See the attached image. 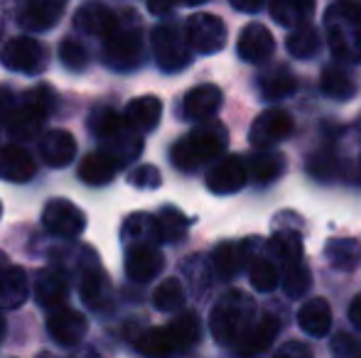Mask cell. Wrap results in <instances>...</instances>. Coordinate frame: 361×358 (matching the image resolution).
Wrapping results in <instances>:
<instances>
[{"mask_svg":"<svg viewBox=\"0 0 361 358\" xmlns=\"http://www.w3.org/2000/svg\"><path fill=\"white\" fill-rule=\"evenodd\" d=\"M126 120L133 125L138 133H150L160 123L162 115V101L157 96H138L126 106Z\"/></svg>","mask_w":361,"mask_h":358,"instance_id":"obj_27","label":"cell"},{"mask_svg":"<svg viewBox=\"0 0 361 358\" xmlns=\"http://www.w3.org/2000/svg\"><path fill=\"white\" fill-rule=\"evenodd\" d=\"M324 255H327L329 265L339 272L354 270L361 260L359 243L354 238H332L324 248Z\"/></svg>","mask_w":361,"mask_h":358,"instance_id":"obj_36","label":"cell"},{"mask_svg":"<svg viewBox=\"0 0 361 358\" xmlns=\"http://www.w3.org/2000/svg\"><path fill=\"white\" fill-rule=\"evenodd\" d=\"M207 3V0H180V5H202Z\"/></svg>","mask_w":361,"mask_h":358,"instance_id":"obj_55","label":"cell"},{"mask_svg":"<svg viewBox=\"0 0 361 358\" xmlns=\"http://www.w3.org/2000/svg\"><path fill=\"white\" fill-rule=\"evenodd\" d=\"M81 300L86 302V307H91L94 312L109 309L111 307V280L99 265H89L86 270H81V282H79Z\"/></svg>","mask_w":361,"mask_h":358,"instance_id":"obj_18","label":"cell"},{"mask_svg":"<svg viewBox=\"0 0 361 358\" xmlns=\"http://www.w3.org/2000/svg\"><path fill=\"white\" fill-rule=\"evenodd\" d=\"M246 179H248L246 162H243L238 155H226V158H221V160H214L212 170L207 172V186H209L212 194H219V196L241 191Z\"/></svg>","mask_w":361,"mask_h":358,"instance_id":"obj_11","label":"cell"},{"mask_svg":"<svg viewBox=\"0 0 361 358\" xmlns=\"http://www.w3.org/2000/svg\"><path fill=\"white\" fill-rule=\"evenodd\" d=\"M128 181L133 186H138V189H157V186L162 184V174L157 167H152V165H140V167H135L133 172H130Z\"/></svg>","mask_w":361,"mask_h":358,"instance_id":"obj_45","label":"cell"},{"mask_svg":"<svg viewBox=\"0 0 361 358\" xmlns=\"http://www.w3.org/2000/svg\"><path fill=\"white\" fill-rule=\"evenodd\" d=\"M256 319V302L241 290H228L219 297L209 314V329L216 344L233 346Z\"/></svg>","mask_w":361,"mask_h":358,"instance_id":"obj_4","label":"cell"},{"mask_svg":"<svg viewBox=\"0 0 361 358\" xmlns=\"http://www.w3.org/2000/svg\"><path fill=\"white\" fill-rule=\"evenodd\" d=\"M165 268V255L155 243H130L126 250V275L133 282H150Z\"/></svg>","mask_w":361,"mask_h":358,"instance_id":"obj_12","label":"cell"},{"mask_svg":"<svg viewBox=\"0 0 361 358\" xmlns=\"http://www.w3.org/2000/svg\"><path fill=\"white\" fill-rule=\"evenodd\" d=\"M135 346H138L140 354H145L150 358H170V356L180 354L167 326H150V329L143 331V334L135 339Z\"/></svg>","mask_w":361,"mask_h":358,"instance_id":"obj_32","label":"cell"},{"mask_svg":"<svg viewBox=\"0 0 361 358\" xmlns=\"http://www.w3.org/2000/svg\"><path fill=\"white\" fill-rule=\"evenodd\" d=\"M238 57L248 64H263L273 57L276 52V39L268 32V27L258 23H251L241 30V37H238Z\"/></svg>","mask_w":361,"mask_h":358,"instance_id":"obj_15","label":"cell"},{"mask_svg":"<svg viewBox=\"0 0 361 358\" xmlns=\"http://www.w3.org/2000/svg\"><path fill=\"white\" fill-rule=\"evenodd\" d=\"M185 39L195 52L214 54L226 44V25L221 23V18L209 13L190 15L185 23Z\"/></svg>","mask_w":361,"mask_h":358,"instance_id":"obj_7","label":"cell"},{"mask_svg":"<svg viewBox=\"0 0 361 358\" xmlns=\"http://www.w3.org/2000/svg\"><path fill=\"white\" fill-rule=\"evenodd\" d=\"M281 334V319L276 314H263L258 319H253V324L243 331L241 339L233 344L238 358H256L266 354L273 346V341Z\"/></svg>","mask_w":361,"mask_h":358,"instance_id":"obj_10","label":"cell"},{"mask_svg":"<svg viewBox=\"0 0 361 358\" xmlns=\"http://www.w3.org/2000/svg\"><path fill=\"white\" fill-rule=\"evenodd\" d=\"M15 110V94L8 87H0V123L8 120V115Z\"/></svg>","mask_w":361,"mask_h":358,"instance_id":"obj_49","label":"cell"},{"mask_svg":"<svg viewBox=\"0 0 361 358\" xmlns=\"http://www.w3.org/2000/svg\"><path fill=\"white\" fill-rule=\"evenodd\" d=\"M298 324L312 339H322L327 336L329 326H332V307L324 297H312L307 300L298 312Z\"/></svg>","mask_w":361,"mask_h":358,"instance_id":"obj_22","label":"cell"},{"mask_svg":"<svg viewBox=\"0 0 361 358\" xmlns=\"http://www.w3.org/2000/svg\"><path fill=\"white\" fill-rule=\"evenodd\" d=\"M0 216H3V204H0Z\"/></svg>","mask_w":361,"mask_h":358,"instance_id":"obj_57","label":"cell"},{"mask_svg":"<svg viewBox=\"0 0 361 358\" xmlns=\"http://www.w3.org/2000/svg\"><path fill=\"white\" fill-rule=\"evenodd\" d=\"M324 34L332 54L339 62L361 59V3L337 0L324 13Z\"/></svg>","mask_w":361,"mask_h":358,"instance_id":"obj_3","label":"cell"},{"mask_svg":"<svg viewBox=\"0 0 361 358\" xmlns=\"http://www.w3.org/2000/svg\"><path fill=\"white\" fill-rule=\"evenodd\" d=\"M175 5H180V0H147V8H150V13H155V15L170 13Z\"/></svg>","mask_w":361,"mask_h":358,"instance_id":"obj_50","label":"cell"},{"mask_svg":"<svg viewBox=\"0 0 361 358\" xmlns=\"http://www.w3.org/2000/svg\"><path fill=\"white\" fill-rule=\"evenodd\" d=\"M359 358H361V356H359Z\"/></svg>","mask_w":361,"mask_h":358,"instance_id":"obj_58","label":"cell"},{"mask_svg":"<svg viewBox=\"0 0 361 358\" xmlns=\"http://www.w3.org/2000/svg\"><path fill=\"white\" fill-rule=\"evenodd\" d=\"M185 300H187V292H185V285H182L177 277H167V280H162L160 285L155 287V292H152V305H155V309L160 312H180L182 307H185Z\"/></svg>","mask_w":361,"mask_h":358,"instance_id":"obj_40","label":"cell"},{"mask_svg":"<svg viewBox=\"0 0 361 358\" xmlns=\"http://www.w3.org/2000/svg\"><path fill=\"white\" fill-rule=\"evenodd\" d=\"M39 158L49 167H67L76 158V140L67 130H49L39 140Z\"/></svg>","mask_w":361,"mask_h":358,"instance_id":"obj_20","label":"cell"},{"mask_svg":"<svg viewBox=\"0 0 361 358\" xmlns=\"http://www.w3.org/2000/svg\"><path fill=\"white\" fill-rule=\"evenodd\" d=\"M150 42H152L155 62L162 72L175 74V72H182L185 67H190V62H192L190 44H187L185 34L180 32L177 25H172V23L157 25L150 34Z\"/></svg>","mask_w":361,"mask_h":358,"instance_id":"obj_6","label":"cell"},{"mask_svg":"<svg viewBox=\"0 0 361 358\" xmlns=\"http://www.w3.org/2000/svg\"><path fill=\"white\" fill-rule=\"evenodd\" d=\"M246 263V243H219L212 253V268L221 280H233Z\"/></svg>","mask_w":361,"mask_h":358,"instance_id":"obj_29","label":"cell"},{"mask_svg":"<svg viewBox=\"0 0 361 358\" xmlns=\"http://www.w3.org/2000/svg\"><path fill=\"white\" fill-rule=\"evenodd\" d=\"M5 331H8V324H5V317H3V314H0V341H3Z\"/></svg>","mask_w":361,"mask_h":358,"instance_id":"obj_53","label":"cell"},{"mask_svg":"<svg viewBox=\"0 0 361 358\" xmlns=\"http://www.w3.org/2000/svg\"><path fill=\"white\" fill-rule=\"evenodd\" d=\"M3 268H8V255L0 250V270H3Z\"/></svg>","mask_w":361,"mask_h":358,"instance_id":"obj_54","label":"cell"},{"mask_svg":"<svg viewBox=\"0 0 361 358\" xmlns=\"http://www.w3.org/2000/svg\"><path fill=\"white\" fill-rule=\"evenodd\" d=\"M44 118H47V113L35 108L32 103L15 106V110L8 115V135L15 140V143L35 140L39 135V130H42Z\"/></svg>","mask_w":361,"mask_h":358,"instance_id":"obj_21","label":"cell"},{"mask_svg":"<svg viewBox=\"0 0 361 358\" xmlns=\"http://www.w3.org/2000/svg\"><path fill=\"white\" fill-rule=\"evenodd\" d=\"M310 285H312V272L305 268L302 263L290 265V268L283 270V292H286L290 300L305 297L310 290Z\"/></svg>","mask_w":361,"mask_h":358,"instance_id":"obj_42","label":"cell"},{"mask_svg":"<svg viewBox=\"0 0 361 358\" xmlns=\"http://www.w3.org/2000/svg\"><path fill=\"white\" fill-rule=\"evenodd\" d=\"M116 172H118V165H116L104 150L89 153L79 165V179H84L86 184H91V186L109 184V181L116 177Z\"/></svg>","mask_w":361,"mask_h":358,"instance_id":"obj_31","label":"cell"},{"mask_svg":"<svg viewBox=\"0 0 361 358\" xmlns=\"http://www.w3.org/2000/svg\"><path fill=\"white\" fill-rule=\"evenodd\" d=\"M319 47H322V39H319V32L310 23L293 27V32L288 37V52L295 59H312L319 52Z\"/></svg>","mask_w":361,"mask_h":358,"instance_id":"obj_38","label":"cell"},{"mask_svg":"<svg viewBox=\"0 0 361 358\" xmlns=\"http://www.w3.org/2000/svg\"><path fill=\"white\" fill-rule=\"evenodd\" d=\"M307 170L314 179H334L339 170V160L334 158L332 150H319L317 155H312L307 162Z\"/></svg>","mask_w":361,"mask_h":358,"instance_id":"obj_43","label":"cell"},{"mask_svg":"<svg viewBox=\"0 0 361 358\" xmlns=\"http://www.w3.org/2000/svg\"><path fill=\"white\" fill-rule=\"evenodd\" d=\"M157 219V231H160V243H177L187 236L190 219L175 206H162Z\"/></svg>","mask_w":361,"mask_h":358,"instance_id":"obj_37","label":"cell"},{"mask_svg":"<svg viewBox=\"0 0 361 358\" xmlns=\"http://www.w3.org/2000/svg\"><path fill=\"white\" fill-rule=\"evenodd\" d=\"M319 87H322V94L329 96L334 101H347L357 94V84L354 79L344 72L342 67H327L322 72V79H319Z\"/></svg>","mask_w":361,"mask_h":358,"instance_id":"obj_39","label":"cell"},{"mask_svg":"<svg viewBox=\"0 0 361 358\" xmlns=\"http://www.w3.org/2000/svg\"><path fill=\"white\" fill-rule=\"evenodd\" d=\"M121 236L128 243H160V231H157V219L150 214H130L128 219L123 221V229H121Z\"/></svg>","mask_w":361,"mask_h":358,"instance_id":"obj_34","label":"cell"},{"mask_svg":"<svg viewBox=\"0 0 361 358\" xmlns=\"http://www.w3.org/2000/svg\"><path fill=\"white\" fill-rule=\"evenodd\" d=\"M349 321H352L357 329H361V295H357L349 305Z\"/></svg>","mask_w":361,"mask_h":358,"instance_id":"obj_52","label":"cell"},{"mask_svg":"<svg viewBox=\"0 0 361 358\" xmlns=\"http://www.w3.org/2000/svg\"><path fill=\"white\" fill-rule=\"evenodd\" d=\"M42 224L57 238H79L86 229V216L69 199H52L42 211Z\"/></svg>","mask_w":361,"mask_h":358,"instance_id":"obj_8","label":"cell"},{"mask_svg":"<svg viewBox=\"0 0 361 358\" xmlns=\"http://www.w3.org/2000/svg\"><path fill=\"white\" fill-rule=\"evenodd\" d=\"M35 172H37V165L23 145H5L0 150V179L23 184L32 179Z\"/></svg>","mask_w":361,"mask_h":358,"instance_id":"obj_19","label":"cell"},{"mask_svg":"<svg viewBox=\"0 0 361 358\" xmlns=\"http://www.w3.org/2000/svg\"><path fill=\"white\" fill-rule=\"evenodd\" d=\"M314 13V0H271V15L283 27L305 25Z\"/></svg>","mask_w":361,"mask_h":358,"instance_id":"obj_33","label":"cell"},{"mask_svg":"<svg viewBox=\"0 0 361 358\" xmlns=\"http://www.w3.org/2000/svg\"><path fill=\"white\" fill-rule=\"evenodd\" d=\"M224 94L214 84H202L187 91L185 101H182V115L195 123H204V120L214 118V113L221 108Z\"/></svg>","mask_w":361,"mask_h":358,"instance_id":"obj_16","label":"cell"},{"mask_svg":"<svg viewBox=\"0 0 361 358\" xmlns=\"http://www.w3.org/2000/svg\"><path fill=\"white\" fill-rule=\"evenodd\" d=\"M295 89H298V82H295L293 72H288L281 64L258 77V91L266 101H283L290 94H295Z\"/></svg>","mask_w":361,"mask_h":358,"instance_id":"obj_30","label":"cell"},{"mask_svg":"<svg viewBox=\"0 0 361 358\" xmlns=\"http://www.w3.org/2000/svg\"><path fill=\"white\" fill-rule=\"evenodd\" d=\"M295 123H293V115L283 108H268L253 120L251 125V143L256 148H271V145L281 143L286 140L290 133H293Z\"/></svg>","mask_w":361,"mask_h":358,"instance_id":"obj_13","label":"cell"},{"mask_svg":"<svg viewBox=\"0 0 361 358\" xmlns=\"http://www.w3.org/2000/svg\"><path fill=\"white\" fill-rule=\"evenodd\" d=\"M67 0H25L23 10L18 15V23L32 32H42L57 25L62 18V10Z\"/></svg>","mask_w":361,"mask_h":358,"instance_id":"obj_17","label":"cell"},{"mask_svg":"<svg viewBox=\"0 0 361 358\" xmlns=\"http://www.w3.org/2000/svg\"><path fill=\"white\" fill-rule=\"evenodd\" d=\"M167 329H170V334H172V339H175L177 351H180V354L182 351H190L202 336L200 317H197L195 312H182V314H177L175 319L167 324Z\"/></svg>","mask_w":361,"mask_h":358,"instance_id":"obj_35","label":"cell"},{"mask_svg":"<svg viewBox=\"0 0 361 358\" xmlns=\"http://www.w3.org/2000/svg\"><path fill=\"white\" fill-rule=\"evenodd\" d=\"M286 167H288L286 155L278 153V150H271V148H261V153L251 155L246 172L251 174V179L258 181V184H271V181L283 177Z\"/></svg>","mask_w":361,"mask_h":358,"instance_id":"obj_25","label":"cell"},{"mask_svg":"<svg viewBox=\"0 0 361 358\" xmlns=\"http://www.w3.org/2000/svg\"><path fill=\"white\" fill-rule=\"evenodd\" d=\"M30 295V282H27V272L23 268H8L0 270V305L3 309H18L25 305Z\"/></svg>","mask_w":361,"mask_h":358,"instance_id":"obj_26","label":"cell"},{"mask_svg":"<svg viewBox=\"0 0 361 358\" xmlns=\"http://www.w3.org/2000/svg\"><path fill=\"white\" fill-rule=\"evenodd\" d=\"M76 358H99V356H96L94 351H84V354H79Z\"/></svg>","mask_w":361,"mask_h":358,"instance_id":"obj_56","label":"cell"},{"mask_svg":"<svg viewBox=\"0 0 361 358\" xmlns=\"http://www.w3.org/2000/svg\"><path fill=\"white\" fill-rule=\"evenodd\" d=\"M248 275H251V285L258 292H273L281 282V270L266 255H253L248 260Z\"/></svg>","mask_w":361,"mask_h":358,"instance_id":"obj_41","label":"cell"},{"mask_svg":"<svg viewBox=\"0 0 361 358\" xmlns=\"http://www.w3.org/2000/svg\"><path fill=\"white\" fill-rule=\"evenodd\" d=\"M59 59H62L64 67H69L72 72L84 69L86 62H89V57H86V49L81 47L76 39H64V42L59 44Z\"/></svg>","mask_w":361,"mask_h":358,"instance_id":"obj_44","label":"cell"},{"mask_svg":"<svg viewBox=\"0 0 361 358\" xmlns=\"http://www.w3.org/2000/svg\"><path fill=\"white\" fill-rule=\"evenodd\" d=\"M35 297L44 309H59L69 297V282L59 270H42L35 282Z\"/></svg>","mask_w":361,"mask_h":358,"instance_id":"obj_23","label":"cell"},{"mask_svg":"<svg viewBox=\"0 0 361 358\" xmlns=\"http://www.w3.org/2000/svg\"><path fill=\"white\" fill-rule=\"evenodd\" d=\"M273 358H312V351L305 344H300V341H290V344L283 346Z\"/></svg>","mask_w":361,"mask_h":358,"instance_id":"obj_48","label":"cell"},{"mask_svg":"<svg viewBox=\"0 0 361 358\" xmlns=\"http://www.w3.org/2000/svg\"><path fill=\"white\" fill-rule=\"evenodd\" d=\"M25 103H32L35 108H39L42 113H49V110L54 108V103H57V98H54V91L49 87H37V89L27 91Z\"/></svg>","mask_w":361,"mask_h":358,"instance_id":"obj_46","label":"cell"},{"mask_svg":"<svg viewBox=\"0 0 361 358\" xmlns=\"http://www.w3.org/2000/svg\"><path fill=\"white\" fill-rule=\"evenodd\" d=\"M47 331L57 344L74 346L86 336V331H89V321H86V317L81 314V312L59 307V309L49 312Z\"/></svg>","mask_w":361,"mask_h":358,"instance_id":"obj_14","label":"cell"},{"mask_svg":"<svg viewBox=\"0 0 361 358\" xmlns=\"http://www.w3.org/2000/svg\"><path fill=\"white\" fill-rule=\"evenodd\" d=\"M104 39V62L111 69L130 72L143 62V32L133 10H123Z\"/></svg>","mask_w":361,"mask_h":358,"instance_id":"obj_5","label":"cell"},{"mask_svg":"<svg viewBox=\"0 0 361 358\" xmlns=\"http://www.w3.org/2000/svg\"><path fill=\"white\" fill-rule=\"evenodd\" d=\"M332 351L337 358H354V356H359V341L354 339V336H349L342 331V334L334 336Z\"/></svg>","mask_w":361,"mask_h":358,"instance_id":"obj_47","label":"cell"},{"mask_svg":"<svg viewBox=\"0 0 361 358\" xmlns=\"http://www.w3.org/2000/svg\"><path fill=\"white\" fill-rule=\"evenodd\" d=\"M268 250L273 255V263H281L283 270L298 265L302 263V236L295 229H281L268 241Z\"/></svg>","mask_w":361,"mask_h":358,"instance_id":"obj_28","label":"cell"},{"mask_svg":"<svg viewBox=\"0 0 361 358\" xmlns=\"http://www.w3.org/2000/svg\"><path fill=\"white\" fill-rule=\"evenodd\" d=\"M231 5L241 13H258L266 5V0H231Z\"/></svg>","mask_w":361,"mask_h":358,"instance_id":"obj_51","label":"cell"},{"mask_svg":"<svg viewBox=\"0 0 361 358\" xmlns=\"http://www.w3.org/2000/svg\"><path fill=\"white\" fill-rule=\"evenodd\" d=\"M228 133L221 123L209 120L204 125H197L192 133L180 138L170 150V160L182 172H197L204 165L214 162L226 150Z\"/></svg>","mask_w":361,"mask_h":358,"instance_id":"obj_2","label":"cell"},{"mask_svg":"<svg viewBox=\"0 0 361 358\" xmlns=\"http://www.w3.org/2000/svg\"><path fill=\"white\" fill-rule=\"evenodd\" d=\"M89 125H91V133L96 135V140L104 145L101 150L118 167L130 165L143 153V133H138L126 120V115L116 113L114 108H106V106L104 108H96L89 118Z\"/></svg>","mask_w":361,"mask_h":358,"instance_id":"obj_1","label":"cell"},{"mask_svg":"<svg viewBox=\"0 0 361 358\" xmlns=\"http://www.w3.org/2000/svg\"><path fill=\"white\" fill-rule=\"evenodd\" d=\"M118 15L104 3H89L84 8L76 10L74 25L86 34H96V37H106V34L114 30Z\"/></svg>","mask_w":361,"mask_h":358,"instance_id":"obj_24","label":"cell"},{"mask_svg":"<svg viewBox=\"0 0 361 358\" xmlns=\"http://www.w3.org/2000/svg\"><path fill=\"white\" fill-rule=\"evenodd\" d=\"M3 67L20 74H39L47 64V52L32 37H13L0 52Z\"/></svg>","mask_w":361,"mask_h":358,"instance_id":"obj_9","label":"cell"}]
</instances>
